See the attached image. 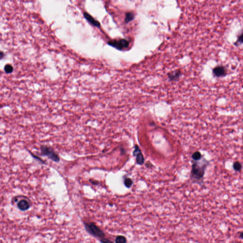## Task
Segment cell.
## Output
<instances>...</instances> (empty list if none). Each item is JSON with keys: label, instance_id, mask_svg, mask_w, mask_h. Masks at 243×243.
<instances>
[{"label": "cell", "instance_id": "obj_1", "mask_svg": "<svg viewBox=\"0 0 243 243\" xmlns=\"http://www.w3.org/2000/svg\"><path fill=\"white\" fill-rule=\"evenodd\" d=\"M207 162H204V163H200L199 161H194L192 165L191 177L195 181H202L205 174L206 168L208 165V163L206 164Z\"/></svg>", "mask_w": 243, "mask_h": 243}, {"label": "cell", "instance_id": "obj_2", "mask_svg": "<svg viewBox=\"0 0 243 243\" xmlns=\"http://www.w3.org/2000/svg\"><path fill=\"white\" fill-rule=\"evenodd\" d=\"M87 231L93 236L102 239L104 238L105 234L98 226L93 223H84Z\"/></svg>", "mask_w": 243, "mask_h": 243}, {"label": "cell", "instance_id": "obj_3", "mask_svg": "<svg viewBox=\"0 0 243 243\" xmlns=\"http://www.w3.org/2000/svg\"><path fill=\"white\" fill-rule=\"evenodd\" d=\"M40 151L41 155L47 156L49 158L55 162L58 163L60 161V158L58 153H57L52 147L49 146L47 145L41 146L40 148Z\"/></svg>", "mask_w": 243, "mask_h": 243}, {"label": "cell", "instance_id": "obj_4", "mask_svg": "<svg viewBox=\"0 0 243 243\" xmlns=\"http://www.w3.org/2000/svg\"><path fill=\"white\" fill-rule=\"evenodd\" d=\"M16 197L14 198V201L17 202V207L20 210L25 211L29 210L30 207V202L29 200L26 197L22 196Z\"/></svg>", "mask_w": 243, "mask_h": 243}, {"label": "cell", "instance_id": "obj_5", "mask_svg": "<svg viewBox=\"0 0 243 243\" xmlns=\"http://www.w3.org/2000/svg\"><path fill=\"white\" fill-rule=\"evenodd\" d=\"M108 44L119 50L126 49L129 46V42L126 39H114L108 41Z\"/></svg>", "mask_w": 243, "mask_h": 243}, {"label": "cell", "instance_id": "obj_6", "mask_svg": "<svg viewBox=\"0 0 243 243\" xmlns=\"http://www.w3.org/2000/svg\"><path fill=\"white\" fill-rule=\"evenodd\" d=\"M213 76L216 77H224L227 75V70L224 66H217L212 70Z\"/></svg>", "mask_w": 243, "mask_h": 243}, {"label": "cell", "instance_id": "obj_7", "mask_svg": "<svg viewBox=\"0 0 243 243\" xmlns=\"http://www.w3.org/2000/svg\"><path fill=\"white\" fill-rule=\"evenodd\" d=\"M133 153H134V156L135 157L136 162L137 164L140 165H143L144 162V155L138 145H135Z\"/></svg>", "mask_w": 243, "mask_h": 243}, {"label": "cell", "instance_id": "obj_8", "mask_svg": "<svg viewBox=\"0 0 243 243\" xmlns=\"http://www.w3.org/2000/svg\"><path fill=\"white\" fill-rule=\"evenodd\" d=\"M84 16L85 18H86V20H87L90 24H92L93 25L98 27L100 26V22H99L98 21L95 20L90 14H89L87 12H84Z\"/></svg>", "mask_w": 243, "mask_h": 243}, {"label": "cell", "instance_id": "obj_9", "mask_svg": "<svg viewBox=\"0 0 243 243\" xmlns=\"http://www.w3.org/2000/svg\"><path fill=\"white\" fill-rule=\"evenodd\" d=\"M181 71L180 70H175L169 73L168 77L171 81H176L180 78L181 75Z\"/></svg>", "mask_w": 243, "mask_h": 243}, {"label": "cell", "instance_id": "obj_10", "mask_svg": "<svg viewBox=\"0 0 243 243\" xmlns=\"http://www.w3.org/2000/svg\"><path fill=\"white\" fill-rule=\"evenodd\" d=\"M134 17H135V14H134V12H127L125 15V22L126 23H128L130 21H132L134 20Z\"/></svg>", "mask_w": 243, "mask_h": 243}, {"label": "cell", "instance_id": "obj_11", "mask_svg": "<svg viewBox=\"0 0 243 243\" xmlns=\"http://www.w3.org/2000/svg\"><path fill=\"white\" fill-rule=\"evenodd\" d=\"M115 243H126L127 239L125 236L123 235H118L115 238Z\"/></svg>", "mask_w": 243, "mask_h": 243}, {"label": "cell", "instance_id": "obj_12", "mask_svg": "<svg viewBox=\"0 0 243 243\" xmlns=\"http://www.w3.org/2000/svg\"><path fill=\"white\" fill-rule=\"evenodd\" d=\"M242 44H243V31H242V33L239 35L238 38V39H237L236 41H235V43L234 44L235 46H239L240 45Z\"/></svg>", "mask_w": 243, "mask_h": 243}, {"label": "cell", "instance_id": "obj_13", "mask_svg": "<svg viewBox=\"0 0 243 243\" xmlns=\"http://www.w3.org/2000/svg\"><path fill=\"white\" fill-rule=\"evenodd\" d=\"M202 155L199 152H196L192 154V158L194 161H199L201 159Z\"/></svg>", "mask_w": 243, "mask_h": 243}, {"label": "cell", "instance_id": "obj_14", "mask_svg": "<svg viewBox=\"0 0 243 243\" xmlns=\"http://www.w3.org/2000/svg\"><path fill=\"white\" fill-rule=\"evenodd\" d=\"M233 168L237 172H239L242 169V166L241 163L239 162H235L234 163L233 165Z\"/></svg>", "mask_w": 243, "mask_h": 243}, {"label": "cell", "instance_id": "obj_15", "mask_svg": "<svg viewBox=\"0 0 243 243\" xmlns=\"http://www.w3.org/2000/svg\"><path fill=\"white\" fill-rule=\"evenodd\" d=\"M124 184L127 188H130L132 186V184H133V181L130 178H127L125 179Z\"/></svg>", "mask_w": 243, "mask_h": 243}, {"label": "cell", "instance_id": "obj_16", "mask_svg": "<svg viewBox=\"0 0 243 243\" xmlns=\"http://www.w3.org/2000/svg\"><path fill=\"white\" fill-rule=\"evenodd\" d=\"M5 71L6 73H8V74H10V73H11V72H12L13 71V70H14V68L11 66V65H10V64H7V65H5Z\"/></svg>", "mask_w": 243, "mask_h": 243}, {"label": "cell", "instance_id": "obj_17", "mask_svg": "<svg viewBox=\"0 0 243 243\" xmlns=\"http://www.w3.org/2000/svg\"><path fill=\"white\" fill-rule=\"evenodd\" d=\"M100 241L101 243H114V242L111 241V240H110L105 238L100 239Z\"/></svg>", "mask_w": 243, "mask_h": 243}, {"label": "cell", "instance_id": "obj_18", "mask_svg": "<svg viewBox=\"0 0 243 243\" xmlns=\"http://www.w3.org/2000/svg\"><path fill=\"white\" fill-rule=\"evenodd\" d=\"M4 53L2 52H0V57H1V59H2V58L4 57Z\"/></svg>", "mask_w": 243, "mask_h": 243}, {"label": "cell", "instance_id": "obj_19", "mask_svg": "<svg viewBox=\"0 0 243 243\" xmlns=\"http://www.w3.org/2000/svg\"><path fill=\"white\" fill-rule=\"evenodd\" d=\"M239 236L240 238H242V239H243V231H242V232L240 233Z\"/></svg>", "mask_w": 243, "mask_h": 243}]
</instances>
